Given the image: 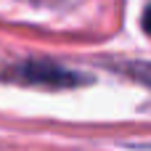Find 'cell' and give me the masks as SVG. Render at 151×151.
<instances>
[{
	"label": "cell",
	"instance_id": "cell-2",
	"mask_svg": "<svg viewBox=\"0 0 151 151\" xmlns=\"http://www.w3.org/2000/svg\"><path fill=\"white\" fill-rule=\"evenodd\" d=\"M114 69L127 74L130 80L151 88V61H122V64H114Z\"/></svg>",
	"mask_w": 151,
	"mask_h": 151
},
{
	"label": "cell",
	"instance_id": "cell-3",
	"mask_svg": "<svg viewBox=\"0 0 151 151\" xmlns=\"http://www.w3.org/2000/svg\"><path fill=\"white\" fill-rule=\"evenodd\" d=\"M143 29H146V32L151 35V5L146 8V11H143Z\"/></svg>",
	"mask_w": 151,
	"mask_h": 151
},
{
	"label": "cell",
	"instance_id": "cell-1",
	"mask_svg": "<svg viewBox=\"0 0 151 151\" xmlns=\"http://www.w3.org/2000/svg\"><path fill=\"white\" fill-rule=\"evenodd\" d=\"M0 77L13 80V82H21V85L53 88V90H61V88H80V85H88V82H90L88 74L74 72V69H69V66H61V64H56V61H48V58H29V61L13 64V66H8V69H0Z\"/></svg>",
	"mask_w": 151,
	"mask_h": 151
}]
</instances>
